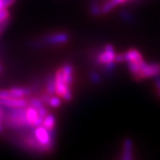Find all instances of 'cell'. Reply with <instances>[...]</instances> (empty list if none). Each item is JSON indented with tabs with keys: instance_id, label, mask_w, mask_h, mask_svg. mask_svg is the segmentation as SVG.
I'll return each instance as SVG.
<instances>
[{
	"instance_id": "cell-1",
	"label": "cell",
	"mask_w": 160,
	"mask_h": 160,
	"mask_svg": "<svg viewBox=\"0 0 160 160\" xmlns=\"http://www.w3.org/2000/svg\"><path fill=\"white\" fill-rule=\"evenodd\" d=\"M7 124L16 128L29 126L26 120V107L12 108L7 116Z\"/></svg>"
},
{
	"instance_id": "cell-22",
	"label": "cell",
	"mask_w": 160,
	"mask_h": 160,
	"mask_svg": "<svg viewBox=\"0 0 160 160\" xmlns=\"http://www.w3.org/2000/svg\"><path fill=\"white\" fill-rule=\"evenodd\" d=\"M124 60V54H116V57H115V62L117 63H121Z\"/></svg>"
},
{
	"instance_id": "cell-16",
	"label": "cell",
	"mask_w": 160,
	"mask_h": 160,
	"mask_svg": "<svg viewBox=\"0 0 160 160\" xmlns=\"http://www.w3.org/2000/svg\"><path fill=\"white\" fill-rule=\"evenodd\" d=\"M29 106L32 107V108H34L35 109H38V108H42L43 105V102L41 101L40 98H32L29 100Z\"/></svg>"
},
{
	"instance_id": "cell-2",
	"label": "cell",
	"mask_w": 160,
	"mask_h": 160,
	"mask_svg": "<svg viewBox=\"0 0 160 160\" xmlns=\"http://www.w3.org/2000/svg\"><path fill=\"white\" fill-rule=\"evenodd\" d=\"M55 93L66 101H70L72 98V90L70 89V86L66 85L63 81V73H62L61 68H59L55 73Z\"/></svg>"
},
{
	"instance_id": "cell-27",
	"label": "cell",
	"mask_w": 160,
	"mask_h": 160,
	"mask_svg": "<svg viewBox=\"0 0 160 160\" xmlns=\"http://www.w3.org/2000/svg\"><path fill=\"white\" fill-rule=\"evenodd\" d=\"M4 116H5V114H4V111L2 109V108L0 107V124H2V120H3Z\"/></svg>"
},
{
	"instance_id": "cell-12",
	"label": "cell",
	"mask_w": 160,
	"mask_h": 160,
	"mask_svg": "<svg viewBox=\"0 0 160 160\" xmlns=\"http://www.w3.org/2000/svg\"><path fill=\"white\" fill-rule=\"evenodd\" d=\"M38 116V111L34 108L31 106H27L26 107V120L29 126H32L34 121Z\"/></svg>"
},
{
	"instance_id": "cell-10",
	"label": "cell",
	"mask_w": 160,
	"mask_h": 160,
	"mask_svg": "<svg viewBox=\"0 0 160 160\" xmlns=\"http://www.w3.org/2000/svg\"><path fill=\"white\" fill-rule=\"evenodd\" d=\"M123 160H132V143L130 139H125L123 146Z\"/></svg>"
},
{
	"instance_id": "cell-14",
	"label": "cell",
	"mask_w": 160,
	"mask_h": 160,
	"mask_svg": "<svg viewBox=\"0 0 160 160\" xmlns=\"http://www.w3.org/2000/svg\"><path fill=\"white\" fill-rule=\"evenodd\" d=\"M119 2H117V0H110L101 8V13H103V14L108 13L110 11H112L115 7L117 6Z\"/></svg>"
},
{
	"instance_id": "cell-6",
	"label": "cell",
	"mask_w": 160,
	"mask_h": 160,
	"mask_svg": "<svg viewBox=\"0 0 160 160\" xmlns=\"http://www.w3.org/2000/svg\"><path fill=\"white\" fill-rule=\"evenodd\" d=\"M0 105L10 108H24L28 106V102L23 98L9 97L7 98H0Z\"/></svg>"
},
{
	"instance_id": "cell-30",
	"label": "cell",
	"mask_w": 160,
	"mask_h": 160,
	"mask_svg": "<svg viewBox=\"0 0 160 160\" xmlns=\"http://www.w3.org/2000/svg\"><path fill=\"white\" fill-rule=\"evenodd\" d=\"M1 69H2V66H1V64H0V71H1Z\"/></svg>"
},
{
	"instance_id": "cell-23",
	"label": "cell",
	"mask_w": 160,
	"mask_h": 160,
	"mask_svg": "<svg viewBox=\"0 0 160 160\" xmlns=\"http://www.w3.org/2000/svg\"><path fill=\"white\" fill-rule=\"evenodd\" d=\"M90 79H91V81H93V82H94V83H98V82L100 81V77H98V75L96 74V73H92L91 75H90Z\"/></svg>"
},
{
	"instance_id": "cell-20",
	"label": "cell",
	"mask_w": 160,
	"mask_h": 160,
	"mask_svg": "<svg viewBox=\"0 0 160 160\" xmlns=\"http://www.w3.org/2000/svg\"><path fill=\"white\" fill-rule=\"evenodd\" d=\"M90 11H91V12L93 15H98L101 13V8L98 6L97 4H93V5H91Z\"/></svg>"
},
{
	"instance_id": "cell-3",
	"label": "cell",
	"mask_w": 160,
	"mask_h": 160,
	"mask_svg": "<svg viewBox=\"0 0 160 160\" xmlns=\"http://www.w3.org/2000/svg\"><path fill=\"white\" fill-rule=\"evenodd\" d=\"M53 131H49L45 128L42 125L36 127L34 130V138L42 146L43 150H49L52 145V137L51 133Z\"/></svg>"
},
{
	"instance_id": "cell-18",
	"label": "cell",
	"mask_w": 160,
	"mask_h": 160,
	"mask_svg": "<svg viewBox=\"0 0 160 160\" xmlns=\"http://www.w3.org/2000/svg\"><path fill=\"white\" fill-rule=\"evenodd\" d=\"M8 19H9V12L7 10V8L0 11V23L8 20Z\"/></svg>"
},
{
	"instance_id": "cell-24",
	"label": "cell",
	"mask_w": 160,
	"mask_h": 160,
	"mask_svg": "<svg viewBox=\"0 0 160 160\" xmlns=\"http://www.w3.org/2000/svg\"><path fill=\"white\" fill-rule=\"evenodd\" d=\"M154 84H155V87H156L157 90L159 91L160 90V76L155 77V80H154Z\"/></svg>"
},
{
	"instance_id": "cell-7",
	"label": "cell",
	"mask_w": 160,
	"mask_h": 160,
	"mask_svg": "<svg viewBox=\"0 0 160 160\" xmlns=\"http://www.w3.org/2000/svg\"><path fill=\"white\" fill-rule=\"evenodd\" d=\"M69 39V35L66 32H57L54 34L47 35L44 37L45 42L48 44H62L66 42Z\"/></svg>"
},
{
	"instance_id": "cell-17",
	"label": "cell",
	"mask_w": 160,
	"mask_h": 160,
	"mask_svg": "<svg viewBox=\"0 0 160 160\" xmlns=\"http://www.w3.org/2000/svg\"><path fill=\"white\" fill-rule=\"evenodd\" d=\"M48 104L51 106V108H58V107H59L61 104L60 98L58 97H51V98H50V100H49Z\"/></svg>"
},
{
	"instance_id": "cell-29",
	"label": "cell",
	"mask_w": 160,
	"mask_h": 160,
	"mask_svg": "<svg viewBox=\"0 0 160 160\" xmlns=\"http://www.w3.org/2000/svg\"><path fill=\"white\" fill-rule=\"evenodd\" d=\"M158 96L160 98V90L159 91H158Z\"/></svg>"
},
{
	"instance_id": "cell-28",
	"label": "cell",
	"mask_w": 160,
	"mask_h": 160,
	"mask_svg": "<svg viewBox=\"0 0 160 160\" xmlns=\"http://www.w3.org/2000/svg\"><path fill=\"white\" fill-rule=\"evenodd\" d=\"M4 8H5V6H4L3 0H0V11L4 9Z\"/></svg>"
},
{
	"instance_id": "cell-5",
	"label": "cell",
	"mask_w": 160,
	"mask_h": 160,
	"mask_svg": "<svg viewBox=\"0 0 160 160\" xmlns=\"http://www.w3.org/2000/svg\"><path fill=\"white\" fill-rule=\"evenodd\" d=\"M115 57H116V52L112 45H107L104 49V51L99 53L97 56L98 63L100 64H112L115 62Z\"/></svg>"
},
{
	"instance_id": "cell-21",
	"label": "cell",
	"mask_w": 160,
	"mask_h": 160,
	"mask_svg": "<svg viewBox=\"0 0 160 160\" xmlns=\"http://www.w3.org/2000/svg\"><path fill=\"white\" fill-rule=\"evenodd\" d=\"M11 97L9 89H2L0 90V98H7Z\"/></svg>"
},
{
	"instance_id": "cell-25",
	"label": "cell",
	"mask_w": 160,
	"mask_h": 160,
	"mask_svg": "<svg viewBox=\"0 0 160 160\" xmlns=\"http://www.w3.org/2000/svg\"><path fill=\"white\" fill-rule=\"evenodd\" d=\"M15 1H16V0H3L4 6H5L6 8H8V7L12 6V4L15 2Z\"/></svg>"
},
{
	"instance_id": "cell-9",
	"label": "cell",
	"mask_w": 160,
	"mask_h": 160,
	"mask_svg": "<svg viewBox=\"0 0 160 160\" xmlns=\"http://www.w3.org/2000/svg\"><path fill=\"white\" fill-rule=\"evenodd\" d=\"M62 73H63V78L65 84L70 86L73 80V70L70 64H64L61 68Z\"/></svg>"
},
{
	"instance_id": "cell-19",
	"label": "cell",
	"mask_w": 160,
	"mask_h": 160,
	"mask_svg": "<svg viewBox=\"0 0 160 160\" xmlns=\"http://www.w3.org/2000/svg\"><path fill=\"white\" fill-rule=\"evenodd\" d=\"M38 111V116H41V117L45 118L46 116H47V114H48V112H47V110L46 109L44 106H42V108H38V109L37 110Z\"/></svg>"
},
{
	"instance_id": "cell-15",
	"label": "cell",
	"mask_w": 160,
	"mask_h": 160,
	"mask_svg": "<svg viewBox=\"0 0 160 160\" xmlns=\"http://www.w3.org/2000/svg\"><path fill=\"white\" fill-rule=\"evenodd\" d=\"M47 92L49 94H53L55 93V77H51L48 78L47 82Z\"/></svg>"
},
{
	"instance_id": "cell-11",
	"label": "cell",
	"mask_w": 160,
	"mask_h": 160,
	"mask_svg": "<svg viewBox=\"0 0 160 160\" xmlns=\"http://www.w3.org/2000/svg\"><path fill=\"white\" fill-rule=\"evenodd\" d=\"M11 97L24 98L31 93L30 89L24 87H13L9 89Z\"/></svg>"
},
{
	"instance_id": "cell-26",
	"label": "cell",
	"mask_w": 160,
	"mask_h": 160,
	"mask_svg": "<svg viewBox=\"0 0 160 160\" xmlns=\"http://www.w3.org/2000/svg\"><path fill=\"white\" fill-rule=\"evenodd\" d=\"M8 21V20H6V21H3V22L0 23V34H1V33L3 32L4 28H5V27H6Z\"/></svg>"
},
{
	"instance_id": "cell-13",
	"label": "cell",
	"mask_w": 160,
	"mask_h": 160,
	"mask_svg": "<svg viewBox=\"0 0 160 160\" xmlns=\"http://www.w3.org/2000/svg\"><path fill=\"white\" fill-rule=\"evenodd\" d=\"M55 125V117L52 114H47L44 118L42 126L49 131H53Z\"/></svg>"
},
{
	"instance_id": "cell-8",
	"label": "cell",
	"mask_w": 160,
	"mask_h": 160,
	"mask_svg": "<svg viewBox=\"0 0 160 160\" xmlns=\"http://www.w3.org/2000/svg\"><path fill=\"white\" fill-rule=\"evenodd\" d=\"M124 60L128 63V62H142L144 59L138 50L130 49L127 52L124 53Z\"/></svg>"
},
{
	"instance_id": "cell-4",
	"label": "cell",
	"mask_w": 160,
	"mask_h": 160,
	"mask_svg": "<svg viewBox=\"0 0 160 160\" xmlns=\"http://www.w3.org/2000/svg\"><path fill=\"white\" fill-rule=\"evenodd\" d=\"M158 76H160V63H146L141 70L138 79L142 80Z\"/></svg>"
}]
</instances>
